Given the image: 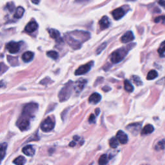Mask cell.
Listing matches in <instances>:
<instances>
[{
	"label": "cell",
	"mask_w": 165,
	"mask_h": 165,
	"mask_svg": "<svg viewBox=\"0 0 165 165\" xmlns=\"http://www.w3.org/2000/svg\"><path fill=\"white\" fill-rule=\"evenodd\" d=\"M102 90L104 92H108L111 90V88H110L109 87H103Z\"/></svg>",
	"instance_id": "obj_39"
},
{
	"label": "cell",
	"mask_w": 165,
	"mask_h": 165,
	"mask_svg": "<svg viewBox=\"0 0 165 165\" xmlns=\"http://www.w3.org/2000/svg\"><path fill=\"white\" fill-rule=\"evenodd\" d=\"M6 49L9 50L10 53L16 54L20 50V44L19 43L12 41V42H10L6 44Z\"/></svg>",
	"instance_id": "obj_8"
},
{
	"label": "cell",
	"mask_w": 165,
	"mask_h": 165,
	"mask_svg": "<svg viewBox=\"0 0 165 165\" xmlns=\"http://www.w3.org/2000/svg\"><path fill=\"white\" fill-rule=\"evenodd\" d=\"M29 126H30L29 119L25 118H23V117L22 118V119H20L18 122V126L19 127V128L21 130H22V131H24V130H26L28 129Z\"/></svg>",
	"instance_id": "obj_9"
},
{
	"label": "cell",
	"mask_w": 165,
	"mask_h": 165,
	"mask_svg": "<svg viewBox=\"0 0 165 165\" xmlns=\"http://www.w3.org/2000/svg\"><path fill=\"white\" fill-rule=\"evenodd\" d=\"M25 162H26V159L23 156H19L17 158H16L14 161H13L14 163L16 164H18V165L24 164L25 163Z\"/></svg>",
	"instance_id": "obj_26"
},
{
	"label": "cell",
	"mask_w": 165,
	"mask_h": 165,
	"mask_svg": "<svg viewBox=\"0 0 165 165\" xmlns=\"http://www.w3.org/2000/svg\"><path fill=\"white\" fill-rule=\"evenodd\" d=\"M7 8L10 10V12H12L14 9V5L12 3H10L7 4Z\"/></svg>",
	"instance_id": "obj_35"
},
{
	"label": "cell",
	"mask_w": 165,
	"mask_h": 165,
	"mask_svg": "<svg viewBox=\"0 0 165 165\" xmlns=\"http://www.w3.org/2000/svg\"><path fill=\"white\" fill-rule=\"evenodd\" d=\"M32 2L34 3V4H38V3L40 2V0H31Z\"/></svg>",
	"instance_id": "obj_40"
},
{
	"label": "cell",
	"mask_w": 165,
	"mask_h": 165,
	"mask_svg": "<svg viewBox=\"0 0 165 165\" xmlns=\"http://www.w3.org/2000/svg\"><path fill=\"white\" fill-rule=\"evenodd\" d=\"M55 123L53 119H52L50 117H48V118L44 120L43 123L41 125V128L42 130V131L44 132H49L51 130H52L54 128Z\"/></svg>",
	"instance_id": "obj_5"
},
{
	"label": "cell",
	"mask_w": 165,
	"mask_h": 165,
	"mask_svg": "<svg viewBox=\"0 0 165 165\" xmlns=\"http://www.w3.org/2000/svg\"><path fill=\"white\" fill-rule=\"evenodd\" d=\"M72 87H73V83L72 81H70L61 89L59 94V99L60 101H65L70 98Z\"/></svg>",
	"instance_id": "obj_1"
},
{
	"label": "cell",
	"mask_w": 165,
	"mask_h": 165,
	"mask_svg": "<svg viewBox=\"0 0 165 165\" xmlns=\"http://www.w3.org/2000/svg\"><path fill=\"white\" fill-rule=\"evenodd\" d=\"M99 27L101 30H105L109 27L110 25V22L107 16H103V18L101 19L99 22Z\"/></svg>",
	"instance_id": "obj_17"
},
{
	"label": "cell",
	"mask_w": 165,
	"mask_h": 165,
	"mask_svg": "<svg viewBox=\"0 0 165 165\" xmlns=\"http://www.w3.org/2000/svg\"><path fill=\"white\" fill-rule=\"evenodd\" d=\"M124 88H125V90L128 92H132L133 91V87L128 80H125L124 82Z\"/></svg>",
	"instance_id": "obj_24"
},
{
	"label": "cell",
	"mask_w": 165,
	"mask_h": 165,
	"mask_svg": "<svg viewBox=\"0 0 165 165\" xmlns=\"http://www.w3.org/2000/svg\"><path fill=\"white\" fill-rule=\"evenodd\" d=\"M158 3L165 9V0H159V1H158Z\"/></svg>",
	"instance_id": "obj_37"
},
{
	"label": "cell",
	"mask_w": 165,
	"mask_h": 165,
	"mask_svg": "<svg viewBox=\"0 0 165 165\" xmlns=\"http://www.w3.org/2000/svg\"><path fill=\"white\" fill-rule=\"evenodd\" d=\"M6 148H7V144L6 143H2L0 144V161L4 159Z\"/></svg>",
	"instance_id": "obj_21"
},
{
	"label": "cell",
	"mask_w": 165,
	"mask_h": 165,
	"mask_svg": "<svg viewBox=\"0 0 165 165\" xmlns=\"http://www.w3.org/2000/svg\"><path fill=\"white\" fill-rule=\"evenodd\" d=\"M101 95L97 92H95L90 96L88 101L90 103H93V104H97V103H98L101 101Z\"/></svg>",
	"instance_id": "obj_18"
},
{
	"label": "cell",
	"mask_w": 165,
	"mask_h": 165,
	"mask_svg": "<svg viewBox=\"0 0 165 165\" xmlns=\"http://www.w3.org/2000/svg\"><path fill=\"white\" fill-rule=\"evenodd\" d=\"M1 65L0 64V71H1Z\"/></svg>",
	"instance_id": "obj_44"
},
{
	"label": "cell",
	"mask_w": 165,
	"mask_h": 165,
	"mask_svg": "<svg viewBox=\"0 0 165 165\" xmlns=\"http://www.w3.org/2000/svg\"><path fill=\"white\" fill-rule=\"evenodd\" d=\"M24 12H25V9L22 6H18L16 10V12L14 15V17L17 19H19L23 16Z\"/></svg>",
	"instance_id": "obj_23"
},
{
	"label": "cell",
	"mask_w": 165,
	"mask_h": 165,
	"mask_svg": "<svg viewBox=\"0 0 165 165\" xmlns=\"http://www.w3.org/2000/svg\"><path fill=\"white\" fill-rule=\"evenodd\" d=\"M127 130H128L130 132L133 133L134 135H136L137 133L139 132V130L141 128V125L139 123H133L131 125H129L126 127Z\"/></svg>",
	"instance_id": "obj_12"
},
{
	"label": "cell",
	"mask_w": 165,
	"mask_h": 165,
	"mask_svg": "<svg viewBox=\"0 0 165 165\" xmlns=\"http://www.w3.org/2000/svg\"><path fill=\"white\" fill-rule=\"evenodd\" d=\"M22 152L27 156H33L35 154V149L31 145H27L23 148Z\"/></svg>",
	"instance_id": "obj_19"
},
{
	"label": "cell",
	"mask_w": 165,
	"mask_h": 165,
	"mask_svg": "<svg viewBox=\"0 0 165 165\" xmlns=\"http://www.w3.org/2000/svg\"><path fill=\"white\" fill-rule=\"evenodd\" d=\"M87 83V80H84V79H80L78 81L75 82L74 85V90L76 93L81 92L85 87V85Z\"/></svg>",
	"instance_id": "obj_10"
},
{
	"label": "cell",
	"mask_w": 165,
	"mask_h": 165,
	"mask_svg": "<svg viewBox=\"0 0 165 165\" xmlns=\"http://www.w3.org/2000/svg\"><path fill=\"white\" fill-rule=\"evenodd\" d=\"M99 112H100V110H99V108L95 109V113H96V115L98 116V115H99Z\"/></svg>",
	"instance_id": "obj_42"
},
{
	"label": "cell",
	"mask_w": 165,
	"mask_h": 165,
	"mask_svg": "<svg viewBox=\"0 0 165 165\" xmlns=\"http://www.w3.org/2000/svg\"><path fill=\"white\" fill-rule=\"evenodd\" d=\"M158 52H159V53L160 55H162L165 52V45L159 48V49L158 50Z\"/></svg>",
	"instance_id": "obj_36"
},
{
	"label": "cell",
	"mask_w": 165,
	"mask_h": 165,
	"mask_svg": "<svg viewBox=\"0 0 165 165\" xmlns=\"http://www.w3.org/2000/svg\"><path fill=\"white\" fill-rule=\"evenodd\" d=\"M49 33L52 38L54 39L57 42H63V39H62L61 37L60 33L58 30L54 29H51L49 30Z\"/></svg>",
	"instance_id": "obj_13"
},
{
	"label": "cell",
	"mask_w": 165,
	"mask_h": 165,
	"mask_svg": "<svg viewBox=\"0 0 165 165\" xmlns=\"http://www.w3.org/2000/svg\"><path fill=\"white\" fill-rule=\"evenodd\" d=\"M155 23H159V22H165V16H158L154 19Z\"/></svg>",
	"instance_id": "obj_34"
},
{
	"label": "cell",
	"mask_w": 165,
	"mask_h": 165,
	"mask_svg": "<svg viewBox=\"0 0 165 165\" xmlns=\"http://www.w3.org/2000/svg\"><path fill=\"white\" fill-rule=\"evenodd\" d=\"M7 60L9 63L12 65V66H16V65H18V57H12V56H7Z\"/></svg>",
	"instance_id": "obj_28"
},
{
	"label": "cell",
	"mask_w": 165,
	"mask_h": 165,
	"mask_svg": "<svg viewBox=\"0 0 165 165\" xmlns=\"http://www.w3.org/2000/svg\"><path fill=\"white\" fill-rule=\"evenodd\" d=\"M34 56V54L32 52H26L22 55V60L25 62H30L32 61Z\"/></svg>",
	"instance_id": "obj_20"
},
{
	"label": "cell",
	"mask_w": 165,
	"mask_h": 165,
	"mask_svg": "<svg viewBox=\"0 0 165 165\" xmlns=\"http://www.w3.org/2000/svg\"><path fill=\"white\" fill-rule=\"evenodd\" d=\"M4 86H5V85H4V83H3V81H0V88L4 87Z\"/></svg>",
	"instance_id": "obj_43"
},
{
	"label": "cell",
	"mask_w": 165,
	"mask_h": 165,
	"mask_svg": "<svg viewBox=\"0 0 165 165\" xmlns=\"http://www.w3.org/2000/svg\"><path fill=\"white\" fill-rule=\"evenodd\" d=\"M116 138L119 141L123 144H125L128 142V136L122 130H119L118 132L116 135Z\"/></svg>",
	"instance_id": "obj_14"
},
{
	"label": "cell",
	"mask_w": 165,
	"mask_h": 165,
	"mask_svg": "<svg viewBox=\"0 0 165 165\" xmlns=\"http://www.w3.org/2000/svg\"><path fill=\"white\" fill-rule=\"evenodd\" d=\"M132 80L134 83H135L137 86H140L143 85V82L141 80L139 77L137 76V75H133L132 76Z\"/></svg>",
	"instance_id": "obj_32"
},
{
	"label": "cell",
	"mask_w": 165,
	"mask_h": 165,
	"mask_svg": "<svg viewBox=\"0 0 165 165\" xmlns=\"http://www.w3.org/2000/svg\"><path fill=\"white\" fill-rule=\"evenodd\" d=\"M108 161V159L107 156H106V154H103L100 157V158H99L98 163L99 164L103 165V164H106V163H107Z\"/></svg>",
	"instance_id": "obj_29"
},
{
	"label": "cell",
	"mask_w": 165,
	"mask_h": 165,
	"mask_svg": "<svg viewBox=\"0 0 165 165\" xmlns=\"http://www.w3.org/2000/svg\"><path fill=\"white\" fill-rule=\"evenodd\" d=\"M37 28H38L37 23L36 22H34V21H32V22H30L27 24L25 30L27 32L32 33L34 32V31H36L37 29Z\"/></svg>",
	"instance_id": "obj_15"
},
{
	"label": "cell",
	"mask_w": 165,
	"mask_h": 165,
	"mask_svg": "<svg viewBox=\"0 0 165 165\" xmlns=\"http://www.w3.org/2000/svg\"><path fill=\"white\" fill-rule=\"evenodd\" d=\"M109 144H110V146L112 148H116L118 146V140L116 137H112V139H110L109 141Z\"/></svg>",
	"instance_id": "obj_27"
},
{
	"label": "cell",
	"mask_w": 165,
	"mask_h": 165,
	"mask_svg": "<svg viewBox=\"0 0 165 165\" xmlns=\"http://www.w3.org/2000/svg\"><path fill=\"white\" fill-rule=\"evenodd\" d=\"M127 50L125 48H121V49L116 50L111 55V61L113 63H118L125 58Z\"/></svg>",
	"instance_id": "obj_2"
},
{
	"label": "cell",
	"mask_w": 165,
	"mask_h": 165,
	"mask_svg": "<svg viewBox=\"0 0 165 165\" xmlns=\"http://www.w3.org/2000/svg\"><path fill=\"white\" fill-rule=\"evenodd\" d=\"M95 121V116L94 114H91L90 116V118H89V122L92 123L94 122Z\"/></svg>",
	"instance_id": "obj_38"
},
{
	"label": "cell",
	"mask_w": 165,
	"mask_h": 165,
	"mask_svg": "<svg viewBox=\"0 0 165 165\" xmlns=\"http://www.w3.org/2000/svg\"><path fill=\"white\" fill-rule=\"evenodd\" d=\"M106 46V43H103V44H101V45L98 47V49H97V50H96V52H97V54H100L101 52L105 49Z\"/></svg>",
	"instance_id": "obj_33"
},
{
	"label": "cell",
	"mask_w": 165,
	"mask_h": 165,
	"mask_svg": "<svg viewBox=\"0 0 165 165\" xmlns=\"http://www.w3.org/2000/svg\"><path fill=\"white\" fill-rule=\"evenodd\" d=\"M37 108H38V105L36 103H29L24 107L22 116L27 119H28V117L31 118L36 113Z\"/></svg>",
	"instance_id": "obj_4"
},
{
	"label": "cell",
	"mask_w": 165,
	"mask_h": 165,
	"mask_svg": "<svg viewBox=\"0 0 165 165\" xmlns=\"http://www.w3.org/2000/svg\"><path fill=\"white\" fill-rule=\"evenodd\" d=\"M68 34L73 37V38L80 41L81 43L84 42V41H87L90 38V34H89V32H85V31L75 30Z\"/></svg>",
	"instance_id": "obj_3"
},
{
	"label": "cell",
	"mask_w": 165,
	"mask_h": 165,
	"mask_svg": "<svg viewBox=\"0 0 165 165\" xmlns=\"http://www.w3.org/2000/svg\"><path fill=\"white\" fill-rule=\"evenodd\" d=\"M65 40L67 42V43L69 44V45L73 49L77 50L79 49L80 48H81V43L80 41H77L76 39H75L73 38L70 35H69L68 34H67L65 36Z\"/></svg>",
	"instance_id": "obj_6"
},
{
	"label": "cell",
	"mask_w": 165,
	"mask_h": 165,
	"mask_svg": "<svg viewBox=\"0 0 165 165\" xmlns=\"http://www.w3.org/2000/svg\"><path fill=\"white\" fill-rule=\"evenodd\" d=\"M165 147V141L162 140L161 141L158 142L156 146V150H163Z\"/></svg>",
	"instance_id": "obj_31"
},
{
	"label": "cell",
	"mask_w": 165,
	"mask_h": 165,
	"mask_svg": "<svg viewBox=\"0 0 165 165\" xmlns=\"http://www.w3.org/2000/svg\"><path fill=\"white\" fill-rule=\"evenodd\" d=\"M75 145V142H74V141H72V142H70V144H69V146H71V147H73V146H74Z\"/></svg>",
	"instance_id": "obj_41"
},
{
	"label": "cell",
	"mask_w": 165,
	"mask_h": 165,
	"mask_svg": "<svg viewBox=\"0 0 165 165\" xmlns=\"http://www.w3.org/2000/svg\"><path fill=\"white\" fill-rule=\"evenodd\" d=\"M112 14L113 18L116 20H119L121 18H122L123 17L125 16V11L123 8L120 7L118 9H116L114 10H113L112 12Z\"/></svg>",
	"instance_id": "obj_11"
},
{
	"label": "cell",
	"mask_w": 165,
	"mask_h": 165,
	"mask_svg": "<svg viewBox=\"0 0 165 165\" xmlns=\"http://www.w3.org/2000/svg\"><path fill=\"white\" fill-rule=\"evenodd\" d=\"M130 1H134V0H130Z\"/></svg>",
	"instance_id": "obj_45"
},
{
	"label": "cell",
	"mask_w": 165,
	"mask_h": 165,
	"mask_svg": "<svg viewBox=\"0 0 165 165\" xmlns=\"http://www.w3.org/2000/svg\"><path fill=\"white\" fill-rule=\"evenodd\" d=\"M134 38L133 34L132 31H128L126 32L121 37V41L123 43H126L130 42V41H132Z\"/></svg>",
	"instance_id": "obj_16"
},
{
	"label": "cell",
	"mask_w": 165,
	"mask_h": 165,
	"mask_svg": "<svg viewBox=\"0 0 165 165\" xmlns=\"http://www.w3.org/2000/svg\"><path fill=\"white\" fill-rule=\"evenodd\" d=\"M157 76H158V73L157 72V71L155 70H152L148 73L146 79L148 80H154V79H156Z\"/></svg>",
	"instance_id": "obj_25"
},
{
	"label": "cell",
	"mask_w": 165,
	"mask_h": 165,
	"mask_svg": "<svg viewBox=\"0 0 165 165\" xmlns=\"http://www.w3.org/2000/svg\"><path fill=\"white\" fill-rule=\"evenodd\" d=\"M154 130V126L152 125H147L143 128L141 133L143 135H146V134H149L152 133Z\"/></svg>",
	"instance_id": "obj_22"
},
{
	"label": "cell",
	"mask_w": 165,
	"mask_h": 165,
	"mask_svg": "<svg viewBox=\"0 0 165 165\" xmlns=\"http://www.w3.org/2000/svg\"><path fill=\"white\" fill-rule=\"evenodd\" d=\"M47 55L49 57L52 58V59H53L54 60H57V58H58V57H59V54H58V53L57 52L53 51V50L52 51L48 52L47 53Z\"/></svg>",
	"instance_id": "obj_30"
},
{
	"label": "cell",
	"mask_w": 165,
	"mask_h": 165,
	"mask_svg": "<svg viewBox=\"0 0 165 165\" xmlns=\"http://www.w3.org/2000/svg\"><path fill=\"white\" fill-rule=\"evenodd\" d=\"M92 64L93 63L91 62V63H88L87 64L81 65V66H80L76 70H75V74L76 75H80L87 73V72L90 70Z\"/></svg>",
	"instance_id": "obj_7"
}]
</instances>
